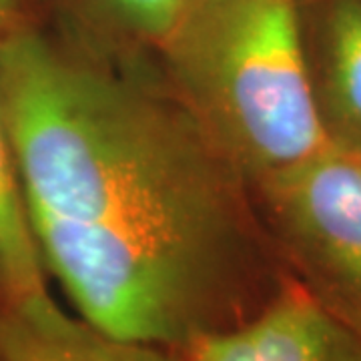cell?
Instances as JSON below:
<instances>
[{
	"instance_id": "10",
	"label": "cell",
	"mask_w": 361,
	"mask_h": 361,
	"mask_svg": "<svg viewBox=\"0 0 361 361\" xmlns=\"http://www.w3.org/2000/svg\"><path fill=\"white\" fill-rule=\"evenodd\" d=\"M351 153V151H349ZM355 155V159H357V163H360V167H361V153H353Z\"/></svg>"
},
{
	"instance_id": "3",
	"label": "cell",
	"mask_w": 361,
	"mask_h": 361,
	"mask_svg": "<svg viewBox=\"0 0 361 361\" xmlns=\"http://www.w3.org/2000/svg\"><path fill=\"white\" fill-rule=\"evenodd\" d=\"M293 279L361 336V167L331 145L259 183Z\"/></svg>"
},
{
	"instance_id": "5",
	"label": "cell",
	"mask_w": 361,
	"mask_h": 361,
	"mask_svg": "<svg viewBox=\"0 0 361 361\" xmlns=\"http://www.w3.org/2000/svg\"><path fill=\"white\" fill-rule=\"evenodd\" d=\"M0 361H185L180 349L130 341L66 313L52 297L0 303Z\"/></svg>"
},
{
	"instance_id": "1",
	"label": "cell",
	"mask_w": 361,
	"mask_h": 361,
	"mask_svg": "<svg viewBox=\"0 0 361 361\" xmlns=\"http://www.w3.org/2000/svg\"><path fill=\"white\" fill-rule=\"evenodd\" d=\"M0 101L44 267L80 319L180 349L281 289L237 231L239 173L183 103L23 25L0 39Z\"/></svg>"
},
{
	"instance_id": "8",
	"label": "cell",
	"mask_w": 361,
	"mask_h": 361,
	"mask_svg": "<svg viewBox=\"0 0 361 361\" xmlns=\"http://www.w3.org/2000/svg\"><path fill=\"white\" fill-rule=\"evenodd\" d=\"M139 35L161 47L177 25L187 0H106Z\"/></svg>"
},
{
	"instance_id": "2",
	"label": "cell",
	"mask_w": 361,
	"mask_h": 361,
	"mask_svg": "<svg viewBox=\"0 0 361 361\" xmlns=\"http://www.w3.org/2000/svg\"><path fill=\"white\" fill-rule=\"evenodd\" d=\"M161 49L183 106L239 175L261 183L334 145L297 0H187Z\"/></svg>"
},
{
	"instance_id": "9",
	"label": "cell",
	"mask_w": 361,
	"mask_h": 361,
	"mask_svg": "<svg viewBox=\"0 0 361 361\" xmlns=\"http://www.w3.org/2000/svg\"><path fill=\"white\" fill-rule=\"evenodd\" d=\"M20 25L23 23L18 16V0H0V39H4Z\"/></svg>"
},
{
	"instance_id": "4",
	"label": "cell",
	"mask_w": 361,
	"mask_h": 361,
	"mask_svg": "<svg viewBox=\"0 0 361 361\" xmlns=\"http://www.w3.org/2000/svg\"><path fill=\"white\" fill-rule=\"evenodd\" d=\"M185 361H361V336L293 279L235 327L193 337Z\"/></svg>"
},
{
	"instance_id": "7",
	"label": "cell",
	"mask_w": 361,
	"mask_h": 361,
	"mask_svg": "<svg viewBox=\"0 0 361 361\" xmlns=\"http://www.w3.org/2000/svg\"><path fill=\"white\" fill-rule=\"evenodd\" d=\"M49 273L32 233L13 137L0 101V303L25 307L49 299Z\"/></svg>"
},
{
	"instance_id": "6",
	"label": "cell",
	"mask_w": 361,
	"mask_h": 361,
	"mask_svg": "<svg viewBox=\"0 0 361 361\" xmlns=\"http://www.w3.org/2000/svg\"><path fill=\"white\" fill-rule=\"evenodd\" d=\"M313 89L331 142L361 153V0L329 4Z\"/></svg>"
}]
</instances>
